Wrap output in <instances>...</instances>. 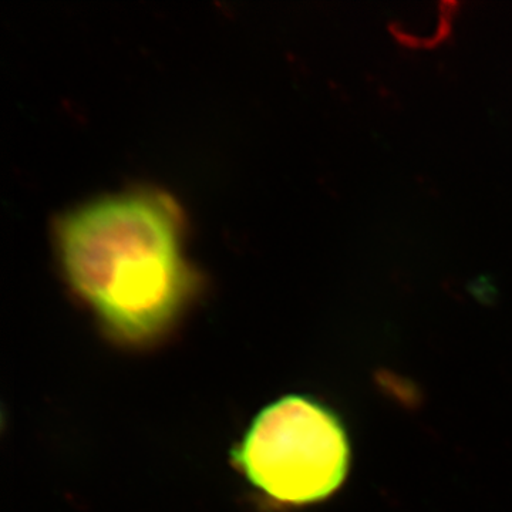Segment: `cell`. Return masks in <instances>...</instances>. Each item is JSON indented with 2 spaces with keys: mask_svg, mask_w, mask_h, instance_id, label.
<instances>
[{
  "mask_svg": "<svg viewBox=\"0 0 512 512\" xmlns=\"http://www.w3.org/2000/svg\"><path fill=\"white\" fill-rule=\"evenodd\" d=\"M232 464L252 490L279 507L328 500L352 464L348 429L335 410L309 394L265 406L232 448Z\"/></svg>",
  "mask_w": 512,
  "mask_h": 512,
  "instance_id": "obj_2",
  "label": "cell"
},
{
  "mask_svg": "<svg viewBox=\"0 0 512 512\" xmlns=\"http://www.w3.org/2000/svg\"><path fill=\"white\" fill-rule=\"evenodd\" d=\"M59 251L74 291L124 345L163 339L190 296L177 218L156 195L84 205L60 225Z\"/></svg>",
  "mask_w": 512,
  "mask_h": 512,
  "instance_id": "obj_1",
  "label": "cell"
}]
</instances>
